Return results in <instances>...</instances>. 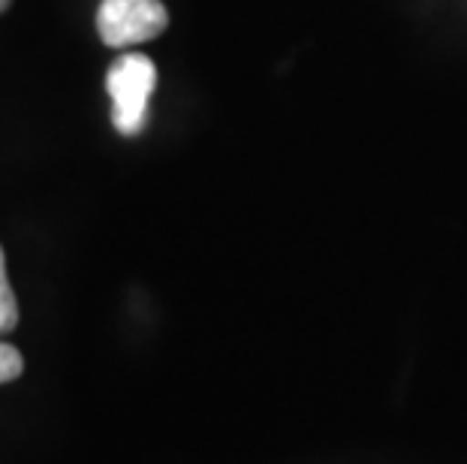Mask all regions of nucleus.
<instances>
[{
    "mask_svg": "<svg viewBox=\"0 0 467 464\" xmlns=\"http://www.w3.org/2000/svg\"><path fill=\"white\" fill-rule=\"evenodd\" d=\"M157 88V67L142 52L115 57L106 73V91L112 97V124L121 136H139L148 124V103Z\"/></svg>",
    "mask_w": 467,
    "mask_h": 464,
    "instance_id": "f257e3e1",
    "label": "nucleus"
},
{
    "mask_svg": "<svg viewBox=\"0 0 467 464\" xmlns=\"http://www.w3.org/2000/svg\"><path fill=\"white\" fill-rule=\"evenodd\" d=\"M169 25V13L161 0H100L97 34L106 46L127 48L161 36Z\"/></svg>",
    "mask_w": 467,
    "mask_h": 464,
    "instance_id": "f03ea898",
    "label": "nucleus"
},
{
    "mask_svg": "<svg viewBox=\"0 0 467 464\" xmlns=\"http://www.w3.org/2000/svg\"><path fill=\"white\" fill-rule=\"evenodd\" d=\"M18 325V302L6 278V256L0 248V335H9Z\"/></svg>",
    "mask_w": 467,
    "mask_h": 464,
    "instance_id": "7ed1b4c3",
    "label": "nucleus"
},
{
    "mask_svg": "<svg viewBox=\"0 0 467 464\" xmlns=\"http://www.w3.org/2000/svg\"><path fill=\"white\" fill-rule=\"evenodd\" d=\"M25 371V359L13 344L0 341V383H13L16 377H22Z\"/></svg>",
    "mask_w": 467,
    "mask_h": 464,
    "instance_id": "20e7f679",
    "label": "nucleus"
}]
</instances>
